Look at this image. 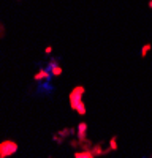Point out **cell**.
Wrapping results in <instances>:
<instances>
[{
	"instance_id": "2",
	"label": "cell",
	"mask_w": 152,
	"mask_h": 158,
	"mask_svg": "<svg viewBox=\"0 0 152 158\" xmlns=\"http://www.w3.org/2000/svg\"><path fill=\"white\" fill-rule=\"evenodd\" d=\"M18 144L11 139H5L0 142V158H8L18 152Z\"/></svg>"
},
{
	"instance_id": "6",
	"label": "cell",
	"mask_w": 152,
	"mask_h": 158,
	"mask_svg": "<svg viewBox=\"0 0 152 158\" xmlns=\"http://www.w3.org/2000/svg\"><path fill=\"white\" fill-rule=\"evenodd\" d=\"M95 153L94 152H89V150H84V152H76L74 153V158H94Z\"/></svg>"
},
{
	"instance_id": "4",
	"label": "cell",
	"mask_w": 152,
	"mask_h": 158,
	"mask_svg": "<svg viewBox=\"0 0 152 158\" xmlns=\"http://www.w3.org/2000/svg\"><path fill=\"white\" fill-rule=\"evenodd\" d=\"M48 68H49V71H51V74H53V76H60V74L63 73L62 67H59V65H57V62H56V60H53V62H51Z\"/></svg>"
},
{
	"instance_id": "7",
	"label": "cell",
	"mask_w": 152,
	"mask_h": 158,
	"mask_svg": "<svg viewBox=\"0 0 152 158\" xmlns=\"http://www.w3.org/2000/svg\"><path fill=\"white\" fill-rule=\"evenodd\" d=\"M149 49H150V44H146V46L143 48V52H141V54H143V56H146V54H147V51H149Z\"/></svg>"
},
{
	"instance_id": "3",
	"label": "cell",
	"mask_w": 152,
	"mask_h": 158,
	"mask_svg": "<svg viewBox=\"0 0 152 158\" xmlns=\"http://www.w3.org/2000/svg\"><path fill=\"white\" fill-rule=\"evenodd\" d=\"M51 71H49V68H41L38 73H35V76H33V79L35 81H48V79H51Z\"/></svg>"
},
{
	"instance_id": "8",
	"label": "cell",
	"mask_w": 152,
	"mask_h": 158,
	"mask_svg": "<svg viewBox=\"0 0 152 158\" xmlns=\"http://www.w3.org/2000/svg\"><path fill=\"white\" fill-rule=\"evenodd\" d=\"M53 52V46H46V49H44V54H51Z\"/></svg>"
},
{
	"instance_id": "5",
	"label": "cell",
	"mask_w": 152,
	"mask_h": 158,
	"mask_svg": "<svg viewBox=\"0 0 152 158\" xmlns=\"http://www.w3.org/2000/svg\"><path fill=\"white\" fill-rule=\"evenodd\" d=\"M86 131H87V123L81 122V123L78 125V138H79L81 141L86 139Z\"/></svg>"
},
{
	"instance_id": "1",
	"label": "cell",
	"mask_w": 152,
	"mask_h": 158,
	"mask_svg": "<svg viewBox=\"0 0 152 158\" xmlns=\"http://www.w3.org/2000/svg\"><path fill=\"white\" fill-rule=\"evenodd\" d=\"M84 87L82 85H78V87H74L71 90V94H70V106L78 112L79 115H84L87 111H86V106H84V103H82V94H84Z\"/></svg>"
},
{
	"instance_id": "9",
	"label": "cell",
	"mask_w": 152,
	"mask_h": 158,
	"mask_svg": "<svg viewBox=\"0 0 152 158\" xmlns=\"http://www.w3.org/2000/svg\"><path fill=\"white\" fill-rule=\"evenodd\" d=\"M111 149H112V150H114V149H116V141H114V139L111 141Z\"/></svg>"
}]
</instances>
